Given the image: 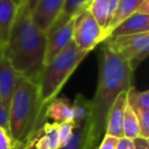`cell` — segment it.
I'll return each mask as SVG.
<instances>
[{
	"mask_svg": "<svg viewBox=\"0 0 149 149\" xmlns=\"http://www.w3.org/2000/svg\"><path fill=\"white\" fill-rule=\"evenodd\" d=\"M47 36L34 22L25 2L18 7L3 53L18 76L39 84L45 62Z\"/></svg>",
	"mask_w": 149,
	"mask_h": 149,
	"instance_id": "1",
	"label": "cell"
},
{
	"mask_svg": "<svg viewBox=\"0 0 149 149\" xmlns=\"http://www.w3.org/2000/svg\"><path fill=\"white\" fill-rule=\"evenodd\" d=\"M134 72L128 62L105 43H102L99 57V76L97 88L92 98L90 116L91 134L95 147L104 135L107 115L113 102L121 92L132 86Z\"/></svg>",
	"mask_w": 149,
	"mask_h": 149,
	"instance_id": "2",
	"label": "cell"
},
{
	"mask_svg": "<svg viewBox=\"0 0 149 149\" xmlns=\"http://www.w3.org/2000/svg\"><path fill=\"white\" fill-rule=\"evenodd\" d=\"M46 122L40 109L39 84L18 76L8 111V131L16 143L25 145Z\"/></svg>",
	"mask_w": 149,
	"mask_h": 149,
	"instance_id": "3",
	"label": "cell"
},
{
	"mask_svg": "<svg viewBox=\"0 0 149 149\" xmlns=\"http://www.w3.org/2000/svg\"><path fill=\"white\" fill-rule=\"evenodd\" d=\"M87 55L88 53L79 50L72 41L66 49L44 65L39 80V102L43 116L46 107L57 97L59 91Z\"/></svg>",
	"mask_w": 149,
	"mask_h": 149,
	"instance_id": "4",
	"label": "cell"
},
{
	"mask_svg": "<svg viewBox=\"0 0 149 149\" xmlns=\"http://www.w3.org/2000/svg\"><path fill=\"white\" fill-rule=\"evenodd\" d=\"M103 43L127 61L133 72L148 57L149 33L108 38Z\"/></svg>",
	"mask_w": 149,
	"mask_h": 149,
	"instance_id": "5",
	"label": "cell"
},
{
	"mask_svg": "<svg viewBox=\"0 0 149 149\" xmlns=\"http://www.w3.org/2000/svg\"><path fill=\"white\" fill-rule=\"evenodd\" d=\"M73 41L79 50L88 54L100 43L105 41L103 30L100 28L88 8L75 17Z\"/></svg>",
	"mask_w": 149,
	"mask_h": 149,
	"instance_id": "6",
	"label": "cell"
},
{
	"mask_svg": "<svg viewBox=\"0 0 149 149\" xmlns=\"http://www.w3.org/2000/svg\"><path fill=\"white\" fill-rule=\"evenodd\" d=\"M75 17L62 24L52 33H48L46 43V53L44 65L49 63L56 55L60 53L73 41V31H74Z\"/></svg>",
	"mask_w": 149,
	"mask_h": 149,
	"instance_id": "7",
	"label": "cell"
},
{
	"mask_svg": "<svg viewBox=\"0 0 149 149\" xmlns=\"http://www.w3.org/2000/svg\"><path fill=\"white\" fill-rule=\"evenodd\" d=\"M66 0H39L31 13L38 28L46 33L61 11Z\"/></svg>",
	"mask_w": 149,
	"mask_h": 149,
	"instance_id": "8",
	"label": "cell"
},
{
	"mask_svg": "<svg viewBox=\"0 0 149 149\" xmlns=\"http://www.w3.org/2000/svg\"><path fill=\"white\" fill-rule=\"evenodd\" d=\"M16 78L18 74L14 71L11 63L3 52L0 53V97L7 112L9 111Z\"/></svg>",
	"mask_w": 149,
	"mask_h": 149,
	"instance_id": "9",
	"label": "cell"
},
{
	"mask_svg": "<svg viewBox=\"0 0 149 149\" xmlns=\"http://www.w3.org/2000/svg\"><path fill=\"white\" fill-rule=\"evenodd\" d=\"M128 91V90H127ZM127 91H123L117 95L113 102L107 115L106 126L104 134L114 136L117 138L123 137V120L127 108Z\"/></svg>",
	"mask_w": 149,
	"mask_h": 149,
	"instance_id": "10",
	"label": "cell"
},
{
	"mask_svg": "<svg viewBox=\"0 0 149 149\" xmlns=\"http://www.w3.org/2000/svg\"><path fill=\"white\" fill-rule=\"evenodd\" d=\"M58 127V123L45 122L32 139L26 144L32 149H59Z\"/></svg>",
	"mask_w": 149,
	"mask_h": 149,
	"instance_id": "11",
	"label": "cell"
},
{
	"mask_svg": "<svg viewBox=\"0 0 149 149\" xmlns=\"http://www.w3.org/2000/svg\"><path fill=\"white\" fill-rule=\"evenodd\" d=\"M143 33H149V14L136 12L124 20L121 24H119L110 33L108 38H117Z\"/></svg>",
	"mask_w": 149,
	"mask_h": 149,
	"instance_id": "12",
	"label": "cell"
},
{
	"mask_svg": "<svg viewBox=\"0 0 149 149\" xmlns=\"http://www.w3.org/2000/svg\"><path fill=\"white\" fill-rule=\"evenodd\" d=\"M18 7L10 0H0V53L4 51L7 45Z\"/></svg>",
	"mask_w": 149,
	"mask_h": 149,
	"instance_id": "13",
	"label": "cell"
},
{
	"mask_svg": "<svg viewBox=\"0 0 149 149\" xmlns=\"http://www.w3.org/2000/svg\"><path fill=\"white\" fill-rule=\"evenodd\" d=\"M44 118L45 120L50 119L54 123L58 124L73 122L72 104L70 100L66 98V96L55 97L46 107L45 112H44Z\"/></svg>",
	"mask_w": 149,
	"mask_h": 149,
	"instance_id": "14",
	"label": "cell"
},
{
	"mask_svg": "<svg viewBox=\"0 0 149 149\" xmlns=\"http://www.w3.org/2000/svg\"><path fill=\"white\" fill-rule=\"evenodd\" d=\"M90 2H91V0H66L59 15L56 17L54 22L50 26L48 31H46V35L52 33L56 29L61 26L62 24L68 22L70 19L76 17L82 11L87 9Z\"/></svg>",
	"mask_w": 149,
	"mask_h": 149,
	"instance_id": "15",
	"label": "cell"
},
{
	"mask_svg": "<svg viewBox=\"0 0 149 149\" xmlns=\"http://www.w3.org/2000/svg\"><path fill=\"white\" fill-rule=\"evenodd\" d=\"M142 2H143V0H119V5H117V10H115L114 14H113L112 20H110L107 28L105 29V31H104L105 40L107 39L110 33L119 24H121L124 20L130 17L132 14L137 12L138 7H139Z\"/></svg>",
	"mask_w": 149,
	"mask_h": 149,
	"instance_id": "16",
	"label": "cell"
},
{
	"mask_svg": "<svg viewBox=\"0 0 149 149\" xmlns=\"http://www.w3.org/2000/svg\"><path fill=\"white\" fill-rule=\"evenodd\" d=\"M60 149H96L91 134L90 118L81 126L75 128L71 141Z\"/></svg>",
	"mask_w": 149,
	"mask_h": 149,
	"instance_id": "17",
	"label": "cell"
},
{
	"mask_svg": "<svg viewBox=\"0 0 149 149\" xmlns=\"http://www.w3.org/2000/svg\"><path fill=\"white\" fill-rule=\"evenodd\" d=\"M73 124L78 128L90 118L92 113V100L86 97L84 94L78 93L75 96L72 104Z\"/></svg>",
	"mask_w": 149,
	"mask_h": 149,
	"instance_id": "18",
	"label": "cell"
},
{
	"mask_svg": "<svg viewBox=\"0 0 149 149\" xmlns=\"http://www.w3.org/2000/svg\"><path fill=\"white\" fill-rule=\"evenodd\" d=\"M123 137L134 140L140 137L139 125L135 111L127 104L123 120Z\"/></svg>",
	"mask_w": 149,
	"mask_h": 149,
	"instance_id": "19",
	"label": "cell"
},
{
	"mask_svg": "<svg viewBox=\"0 0 149 149\" xmlns=\"http://www.w3.org/2000/svg\"><path fill=\"white\" fill-rule=\"evenodd\" d=\"M127 104L134 111L138 109L149 110V90L139 91L132 85L127 91Z\"/></svg>",
	"mask_w": 149,
	"mask_h": 149,
	"instance_id": "20",
	"label": "cell"
},
{
	"mask_svg": "<svg viewBox=\"0 0 149 149\" xmlns=\"http://www.w3.org/2000/svg\"><path fill=\"white\" fill-rule=\"evenodd\" d=\"M88 10L93 15L100 28L105 31L107 26V16H108V0H91ZM105 37V36H104Z\"/></svg>",
	"mask_w": 149,
	"mask_h": 149,
	"instance_id": "21",
	"label": "cell"
},
{
	"mask_svg": "<svg viewBox=\"0 0 149 149\" xmlns=\"http://www.w3.org/2000/svg\"><path fill=\"white\" fill-rule=\"evenodd\" d=\"M139 125L140 137L149 139V110L138 109L135 111Z\"/></svg>",
	"mask_w": 149,
	"mask_h": 149,
	"instance_id": "22",
	"label": "cell"
},
{
	"mask_svg": "<svg viewBox=\"0 0 149 149\" xmlns=\"http://www.w3.org/2000/svg\"><path fill=\"white\" fill-rule=\"evenodd\" d=\"M74 129H75V126L73 124V122H66V123L59 124L58 135H59L60 148L64 147L71 141V139L73 137V133H74Z\"/></svg>",
	"mask_w": 149,
	"mask_h": 149,
	"instance_id": "23",
	"label": "cell"
},
{
	"mask_svg": "<svg viewBox=\"0 0 149 149\" xmlns=\"http://www.w3.org/2000/svg\"><path fill=\"white\" fill-rule=\"evenodd\" d=\"M20 143H16L9 131L0 126V149H16Z\"/></svg>",
	"mask_w": 149,
	"mask_h": 149,
	"instance_id": "24",
	"label": "cell"
},
{
	"mask_svg": "<svg viewBox=\"0 0 149 149\" xmlns=\"http://www.w3.org/2000/svg\"><path fill=\"white\" fill-rule=\"evenodd\" d=\"M119 138L104 134L101 142H100L96 149H115L117 143H119Z\"/></svg>",
	"mask_w": 149,
	"mask_h": 149,
	"instance_id": "25",
	"label": "cell"
},
{
	"mask_svg": "<svg viewBox=\"0 0 149 149\" xmlns=\"http://www.w3.org/2000/svg\"><path fill=\"white\" fill-rule=\"evenodd\" d=\"M0 126L8 130V112L0 97Z\"/></svg>",
	"mask_w": 149,
	"mask_h": 149,
	"instance_id": "26",
	"label": "cell"
},
{
	"mask_svg": "<svg viewBox=\"0 0 149 149\" xmlns=\"http://www.w3.org/2000/svg\"><path fill=\"white\" fill-rule=\"evenodd\" d=\"M115 149H135L133 140L128 139V138H125V137L119 138V143H117V148Z\"/></svg>",
	"mask_w": 149,
	"mask_h": 149,
	"instance_id": "27",
	"label": "cell"
},
{
	"mask_svg": "<svg viewBox=\"0 0 149 149\" xmlns=\"http://www.w3.org/2000/svg\"><path fill=\"white\" fill-rule=\"evenodd\" d=\"M135 149H149V140L143 137H137L133 140Z\"/></svg>",
	"mask_w": 149,
	"mask_h": 149,
	"instance_id": "28",
	"label": "cell"
},
{
	"mask_svg": "<svg viewBox=\"0 0 149 149\" xmlns=\"http://www.w3.org/2000/svg\"><path fill=\"white\" fill-rule=\"evenodd\" d=\"M138 13L142 14H149V0H143L137 10Z\"/></svg>",
	"mask_w": 149,
	"mask_h": 149,
	"instance_id": "29",
	"label": "cell"
},
{
	"mask_svg": "<svg viewBox=\"0 0 149 149\" xmlns=\"http://www.w3.org/2000/svg\"><path fill=\"white\" fill-rule=\"evenodd\" d=\"M38 1H39V0H23V2H25V3L27 4V6H28V8L30 9L31 12L34 10L35 7H36Z\"/></svg>",
	"mask_w": 149,
	"mask_h": 149,
	"instance_id": "30",
	"label": "cell"
},
{
	"mask_svg": "<svg viewBox=\"0 0 149 149\" xmlns=\"http://www.w3.org/2000/svg\"><path fill=\"white\" fill-rule=\"evenodd\" d=\"M10 1H12L14 4H16L18 6H20V3L23 2V0H10Z\"/></svg>",
	"mask_w": 149,
	"mask_h": 149,
	"instance_id": "31",
	"label": "cell"
},
{
	"mask_svg": "<svg viewBox=\"0 0 149 149\" xmlns=\"http://www.w3.org/2000/svg\"><path fill=\"white\" fill-rule=\"evenodd\" d=\"M16 149H24V145H23V144H18V146Z\"/></svg>",
	"mask_w": 149,
	"mask_h": 149,
	"instance_id": "32",
	"label": "cell"
}]
</instances>
